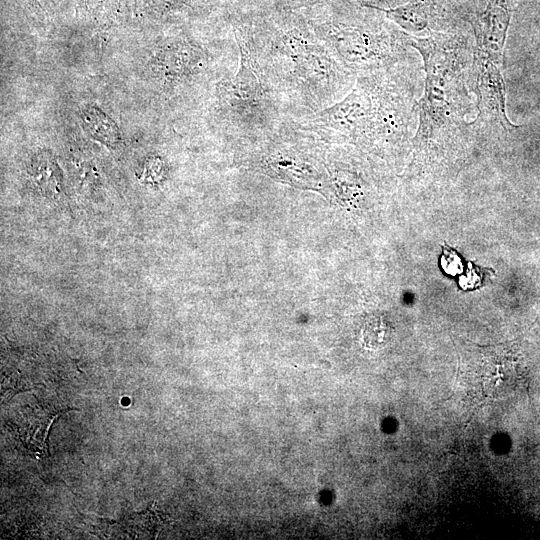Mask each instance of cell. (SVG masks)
I'll use <instances>...</instances> for the list:
<instances>
[{
    "instance_id": "5",
    "label": "cell",
    "mask_w": 540,
    "mask_h": 540,
    "mask_svg": "<svg viewBox=\"0 0 540 540\" xmlns=\"http://www.w3.org/2000/svg\"><path fill=\"white\" fill-rule=\"evenodd\" d=\"M404 64L366 76L373 103L368 149L399 147L407 142L417 112L413 84Z\"/></svg>"
},
{
    "instance_id": "4",
    "label": "cell",
    "mask_w": 540,
    "mask_h": 540,
    "mask_svg": "<svg viewBox=\"0 0 540 540\" xmlns=\"http://www.w3.org/2000/svg\"><path fill=\"white\" fill-rule=\"evenodd\" d=\"M339 62L356 77L382 72L407 61L405 32L331 19L310 24Z\"/></svg>"
},
{
    "instance_id": "2",
    "label": "cell",
    "mask_w": 540,
    "mask_h": 540,
    "mask_svg": "<svg viewBox=\"0 0 540 540\" xmlns=\"http://www.w3.org/2000/svg\"><path fill=\"white\" fill-rule=\"evenodd\" d=\"M407 45L422 57L424 91L416 101L418 127L412 139L413 164L441 160L475 136L467 117L476 108L473 85L475 42L460 30L431 32L425 37L405 32Z\"/></svg>"
},
{
    "instance_id": "6",
    "label": "cell",
    "mask_w": 540,
    "mask_h": 540,
    "mask_svg": "<svg viewBox=\"0 0 540 540\" xmlns=\"http://www.w3.org/2000/svg\"><path fill=\"white\" fill-rule=\"evenodd\" d=\"M373 118L371 91L366 76L356 77L353 88L337 102L314 113L291 118L293 123L326 142L349 141L368 149Z\"/></svg>"
},
{
    "instance_id": "11",
    "label": "cell",
    "mask_w": 540,
    "mask_h": 540,
    "mask_svg": "<svg viewBox=\"0 0 540 540\" xmlns=\"http://www.w3.org/2000/svg\"><path fill=\"white\" fill-rule=\"evenodd\" d=\"M84 129L98 142L116 148L121 142V133L114 120L96 106H86L80 114Z\"/></svg>"
},
{
    "instance_id": "8",
    "label": "cell",
    "mask_w": 540,
    "mask_h": 540,
    "mask_svg": "<svg viewBox=\"0 0 540 540\" xmlns=\"http://www.w3.org/2000/svg\"><path fill=\"white\" fill-rule=\"evenodd\" d=\"M510 19V0H487L482 10L468 18L476 51L497 65L503 59Z\"/></svg>"
},
{
    "instance_id": "1",
    "label": "cell",
    "mask_w": 540,
    "mask_h": 540,
    "mask_svg": "<svg viewBox=\"0 0 540 540\" xmlns=\"http://www.w3.org/2000/svg\"><path fill=\"white\" fill-rule=\"evenodd\" d=\"M237 45L283 102L290 118L343 98L356 76L347 70L311 25L291 20L238 32Z\"/></svg>"
},
{
    "instance_id": "12",
    "label": "cell",
    "mask_w": 540,
    "mask_h": 540,
    "mask_svg": "<svg viewBox=\"0 0 540 540\" xmlns=\"http://www.w3.org/2000/svg\"><path fill=\"white\" fill-rule=\"evenodd\" d=\"M167 175V166L161 157H149L141 168L140 178L148 184L162 183Z\"/></svg>"
},
{
    "instance_id": "9",
    "label": "cell",
    "mask_w": 540,
    "mask_h": 540,
    "mask_svg": "<svg viewBox=\"0 0 540 540\" xmlns=\"http://www.w3.org/2000/svg\"><path fill=\"white\" fill-rule=\"evenodd\" d=\"M365 4L382 12L389 21L410 35L416 36L425 31L428 34L443 32L438 23L440 14H438L436 0H410L405 4L391 8Z\"/></svg>"
},
{
    "instance_id": "3",
    "label": "cell",
    "mask_w": 540,
    "mask_h": 540,
    "mask_svg": "<svg viewBox=\"0 0 540 540\" xmlns=\"http://www.w3.org/2000/svg\"><path fill=\"white\" fill-rule=\"evenodd\" d=\"M238 49L236 72L216 84L217 109L228 126L261 139L290 117L247 53Z\"/></svg>"
},
{
    "instance_id": "10",
    "label": "cell",
    "mask_w": 540,
    "mask_h": 540,
    "mask_svg": "<svg viewBox=\"0 0 540 540\" xmlns=\"http://www.w3.org/2000/svg\"><path fill=\"white\" fill-rule=\"evenodd\" d=\"M30 174L36 187L46 197L54 198L62 192V171L49 151L42 150L33 156Z\"/></svg>"
},
{
    "instance_id": "7",
    "label": "cell",
    "mask_w": 540,
    "mask_h": 540,
    "mask_svg": "<svg viewBox=\"0 0 540 540\" xmlns=\"http://www.w3.org/2000/svg\"><path fill=\"white\" fill-rule=\"evenodd\" d=\"M473 85L477 115L472 120L475 135H510L522 126L511 123L506 114L505 83L497 64L475 49Z\"/></svg>"
}]
</instances>
